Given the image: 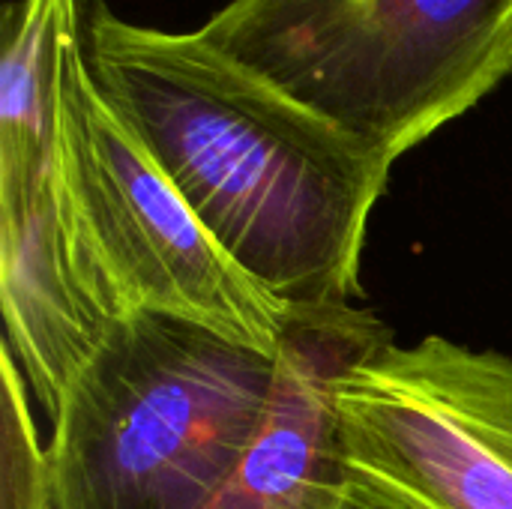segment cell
Segmentation results:
<instances>
[{"mask_svg":"<svg viewBox=\"0 0 512 509\" xmlns=\"http://www.w3.org/2000/svg\"><path fill=\"white\" fill-rule=\"evenodd\" d=\"M198 33L390 165L512 75V0H228Z\"/></svg>","mask_w":512,"mask_h":509,"instance_id":"obj_3","label":"cell"},{"mask_svg":"<svg viewBox=\"0 0 512 509\" xmlns=\"http://www.w3.org/2000/svg\"><path fill=\"white\" fill-rule=\"evenodd\" d=\"M348 465L429 509H512V357L384 342L333 390Z\"/></svg>","mask_w":512,"mask_h":509,"instance_id":"obj_6","label":"cell"},{"mask_svg":"<svg viewBox=\"0 0 512 509\" xmlns=\"http://www.w3.org/2000/svg\"><path fill=\"white\" fill-rule=\"evenodd\" d=\"M3 372V435H0V509H48V450L39 444V432L24 396V375L3 345L0 351Z\"/></svg>","mask_w":512,"mask_h":509,"instance_id":"obj_8","label":"cell"},{"mask_svg":"<svg viewBox=\"0 0 512 509\" xmlns=\"http://www.w3.org/2000/svg\"><path fill=\"white\" fill-rule=\"evenodd\" d=\"M84 57L99 96L264 291L291 312L351 306L387 159L198 30L132 24L87 0Z\"/></svg>","mask_w":512,"mask_h":509,"instance_id":"obj_1","label":"cell"},{"mask_svg":"<svg viewBox=\"0 0 512 509\" xmlns=\"http://www.w3.org/2000/svg\"><path fill=\"white\" fill-rule=\"evenodd\" d=\"M279 354L162 312L117 315L69 378L48 509H198L255 444Z\"/></svg>","mask_w":512,"mask_h":509,"instance_id":"obj_2","label":"cell"},{"mask_svg":"<svg viewBox=\"0 0 512 509\" xmlns=\"http://www.w3.org/2000/svg\"><path fill=\"white\" fill-rule=\"evenodd\" d=\"M336 509H429L420 501L408 498L405 492L393 489L390 483L348 465L345 474V486H342V498Z\"/></svg>","mask_w":512,"mask_h":509,"instance_id":"obj_9","label":"cell"},{"mask_svg":"<svg viewBox=\"0 0 512 509\" xmlns=\"http://www.w3.org/2000/svg\"><path fill=\"white\" fill-rule=\"evenodd\" d=\"M63 75V54L42 39L0 57V306L6 345L51 420L111 324L72 225Z\"/></svg>","mask_w":512,"mask_h":509,"instance_id":"obj_5","label":"cell"},{"mask_svg":"<svg viewBox=\"0 0 512 509\" xmlns=\"http://www.w3.org/2000/svg\"><path fill=\"white\" fill-rule=\"evenodd\" d=\"M387 339V324L366 309L291 312L267 420L240 465L198 509L339 507L348 459L333 390L354 360Z\"/></svg>","mask_w":512,"mask_h":509,"instance_id":"obj_7","label":"cell"},{"mask_svg":"<svg viewBox=\"0 0 512 509\" xmlns=\"http://www.w3.org/2000/svg\"><path fill=\"white\" fill-rule=\"evenodd\" d=\"M66 180L78 255L111 318L162 312L279 354L291 309L201 225L132 129L99 96L84 30L66 54Z\"/></svg>","mask_w":512,"mask_h":509,"instance_id":"obj_4","label":"cell"}]
</instances>
